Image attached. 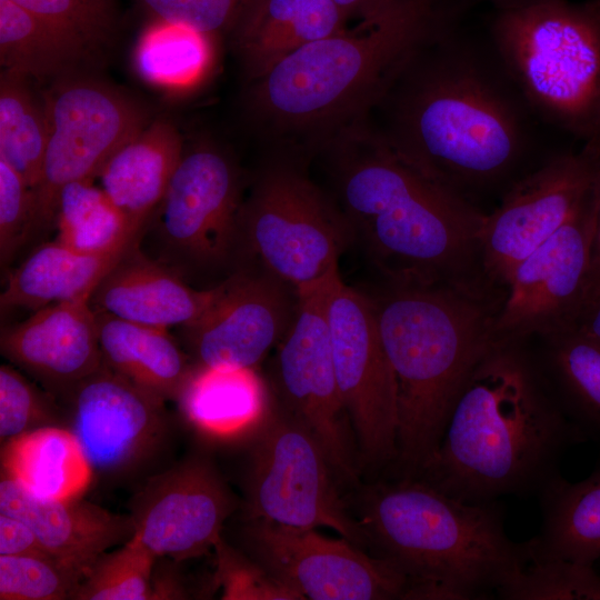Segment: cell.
I'll return each mask as SVG.
<instances>
[{
  "label": "cell",
  "mask_w": 600,
  "mask_h": 600,
  "mask_svg": "<svg viewBox=\"0 0 600 600\" xmlns=\"http://www.w3.org/2000/svg\"><path fill=\"white\" fill-rule=\"evenodd\" d=\"M249 462L247 520L329 528L358 547H367L363 528L340 497L322 447L273 398L253 434Z\"/></svg>",
  "instance_id": "9c48e42d"
},
{
  "label": "cell",
  "mask_w": 600,
  "mask_h": 600,
  "mask_svg": "<svg viewBox=\"0 0 600 600\" xmlns=\"http://www.w3.org/2000/svg\"><path fill=\"white\" fill-rule=\"evenodd\" d=\"M153 18L206 34L238 26L252 0H141Z\"/></svg>",
  "instance_id": "b9f144b4"
},
{
  "label": "cell",
  "mask_w": 600,
  "mask_h": 600,
  "mask_svg": "<svg viewBox=\"0 0 600 600\" xmlns=\"http://www.w3.org/2000/svg\"><path fill=\"white\" fill-rule=\"evenodd\" d=\"M537 496L541 527L528 540L530 560L593 566L600 558V466L578 482L558 474Z\"/></svg>",
  "instance_id": "4316f807"
},
{
  "label": "cell",
  "mask_w": 600,
  "mask_h": 600,
  "mask_svg": "<svg viewBox=\"0 0 600 600\" xmlns=\"http://www.w3.org/2000/svg\"><path fill=\"white\" fill-rule=\"evenodd\" d=\"M389 134L404 161L470 200L504 191L528 171L532 113L490 43L479 46L446 27L400 71Z\"/></svg>",
  "instance_id": "6da1fadb"
},
{
  "label": "cell",
  "mask_w": 600,
  "mask_h": 600,
  "mask_svg": "<svg viewBox=\"0 0 600 600\" xmlns=\"http://www.w3.org/2000/svg\"><path fill=\"white\" fill-rule=\"evenodd\" d=\"M53 408L18 371L0 368V438L6 442L37 428L52 424Z\"/></svg>",
  "instance_id": "ab89813d"
},
{
  "label": "cell",
  "mask_w": 600,
  "mask_h": 600,
  "mask_svg": "<svg viewBox=\"0 0 600 600\" xmlns=\"http://www.w3.org/2000/svg\"><path fill=\"white\" fill-rule=\"evenodd\" d=\"M31 554L50 556L23 520L0 513V556Z\"/></svg>",
  "instance_id": "7bdbcfd3"
},
{
  "label": "cell",
  "mask_w": 600,
  "mask_h": 600,
  "mask_svg": "<svg viewBox=\"0 0 600 600\" xmlns=\"http://www.w3.org/2000/svg\"><path fill=\"white\" fill-rule=\"evenodd\" d=\"M4 474L34 496L72 499L93 476L92 466L70 429L46 426L8 440L2 449Z\"/></svg>",
  "instance_id": "f1b7e54d"
},
{
  "label": "cell",
  "mask_w": 600,
  "mask_h": 600,
  "mask_svg": "<svg viewBox=\"0 0 600 600\" xmlns=\"http://www.w3.org/2000/svg\"><path fill=\"white\" fill-rule=\"evenodd\" d=\"M499 1L501 3L500 8H506V7L523 3V2H527L529 0H499Z\"/></svg>",
  "instance_id": "7dc6e473"
},
{
  "label": "cell",
  "mask_w": 600,
  "mask_h": 600,
  "mask_svg": "<svg viewBox=\"0 0 600 600\" xmlns=\"http://www.w3.org/2000/svg\"><path fill=\"white\" fill-rule=\"evenodd\" d=\"M156 556L134 539L113 552H104L81 581L73 599H154L151 574Z\"/></svg>",
  "instance_id": "e575fe53"
},
{
  "label": "cell",
  "mask_w": 600,
  "mask_h": 600,
  "mask_svg": "<svg viewBox=\"0 0 600 600\" xmlns=\"http://www.w3.org/2000/svg\"><path fill=\"white\" fill-rule=\"evenodd\" d=\"M82 577L50 556H0L1 600L74 598Z\"/></svg>",
  "instance_id": "8d00e7d4"
},
{
  "label": "cell",
  "mask_w": 600,
  "mask_h": 600,
  "mask_svg": "<svg viewBox=\"0 0 600 600\" xmlns=\"http://www.w3.org/2000/svg\"><path fill=\"white\" fill-rule=\"evenodd\" d=\"M96 311L103 364L161 400H178L192 368L168 329Z\"/></svg>",
  "instance_id": "484cf974"
},
{
  "label": "cell",
  "mask_w": 600,
  "mask_h": 600,
  "mask_svg": "<svg viewBox=\"0 0 600 600\" xmlns=\"http://www.w3.org/2000/svg\"><path fill=\"white\" fill-rule=\"evenodd\" d=\"M71 431L93 471L113 474L136 466L163 427V400L102 366L68 394Z\"/></svg>",
  "instance_id": "d6986e66"
},
{
  "label": "cell",
  "mask_w": 600,
  "mask_h": 600,
  "mask_svg": "<svg viewBox=\"0 0 600 600\" xmlns=\"http://www.w3.org/2000/svg\"><path fill=\"white\" fill-rule=\"evenodd\" d=\"M353 238L350 224L303 174L273 167L242 202L237 256L298 290L338 271V260Z\"/></svg>",
  "instance_id": "ba28073f"
},
{
  "label": "cell",
  "mask_w": 600,
  "mask_h": 600,
  "mask_svg": "<svg viewBox=\"0 0 600 600\" xmlns=\"http://www.w3.org/2000/svg\"><path fill=\"white\" fill-rule=\"evenodd\" d=\"M236 501L216 469L191 459L150 480L139 493L134 534L157 558L186 560L214 548Z\"/></svg>",
  "instance_id": "ac0fdd59"
},
{
  "label": "cell",
  "mask_w": 600,
  "mask_h": 600,
  "mask_svg": "<svg viewBox=\"0 0 600 600\" xmlns=\"http://www.w3.org/2000/svg\"><path fill=\"white\" fill-rule=\"evenodd\" d=\"M563 410L531 340L496 341L459 392L440 443L416 479L471 503L528 496L560 474L584 441Z\"/></svg>",
  "instance_id": "7a4b0ae2"
},
{
  "label": "cell",
  "mask_w": 600,
  "mask_h": 600,
  "mask_svg": "<svg viewBox=\"0 0 600 600\" xmlns=\"http://www.w3.org/2000/svg\"><path fill=\"white\" fill-rule=\"evenodd\" d=\"M218 288L211 306L181 327L187 344L198 367L256 368L290 327L298 297L257 267L238 270Z\"/></svg>",
  "instance_id": "e0dca14e"
},
{
  "label": "cell",
  "mask_w": 600,
  "mask_h": 600,
  "mask_svg": "<svg viewBox=\"0 0 600 600\" xmlns=\"http://www.w3.org/2000/svg\"><path fill=\"white\" fill-rule=\"evenodd\" d=\"M182 138L167 120L149 122L120 146L100 172V188L136 230L160 204L183 154Z\"/></svg>",
  "instance_id": "603a6c76"
},
{
  "label": "cell",
  "mask_w": 600,
  "mask_h": 600,
  "mask_svg": "<svg viewBox=\"0 0 600 600\" xmlns=\"http://www.w3.org/2000/svg\"><path fill=\"white\" fill-rule=\"evenodd\" d=\"M600 178V139L551 156L514 181L486 214L481 261L494 287L506 290L519 266L576 212Z\"/></svg>",
  "instance_id": "4fadbf2b"
},
{
  "label": "cell",
  "mask_w": 600,
  "mask_h": 600,
  "mask_svg": "<svg viewBox=\"0 0 600 600\" xmlns=\"http://www.w3.org/2000/svg\"><path fill=\"white\" fill-rule=\"evenodd\" d=\"M46 99L49 136L33 189L36 228L54 223L58 196L66 184L94 180L110 156L149 123L127 96L71 73L56 80Z\"/></svg>",
  "instance_id": "8fae6325"
},
{
  "label": "cell",
  "mask_w": 600,
  "mask_h": 600,
  "mask_svg": "<svg viewBox=\"0 0 600 600\" xmlns=\"http://www.w3.org/2000/svg\"><path fill=\"white\" fill-rule=\"evenodd\" d=\"M128 246L104 253H82L58 239L41 244L9 274L0 296L1 310L36 311L53 303L90 298Z\"/></svg>",
  "instance_id": "83f0119b"
},
{
  "label": "cell",
  "mask_w": 600,
  "mask_h": 600,
  "mask_svg": "<svg viewBox=\"0 0 600 600\" xmlns=\"http://www.w3.org/2000/svg\"><path fill=\"white\" fill-rule=\"evenodd\" d=\"M397 389V478H417L467 379L498 341L506 291L394 286L368 294Z\"/></svg>",
  "instance_id": "3957f363"
},
{
  "label": "cell",
  "mask_w": 600,
  "mask_h": 600,
  "mask_svg": "<svg viewBox=\"0 0 600 600\" xmlns=\"http://www.w3.org/2000/svg\"><path fill=\"white\" fill-rule=\"evenodd\" d=\"M598 182L571 218L513 271L496 318L497 340L527 341L577 326L587 296Z\"/></svg>",
  "instance_id": "9a60e30c"
},
{
  "label": "cell",
  "mask_w": 600,
  "mask_h": 600,
  "mask_svg": "<svg viewBox=\"0 0 600 600\" xmlns=\"http://www.w3.org/2000/svg\"><path fill=\"white\" fill-rule=\"evenodd\" d=\"M36 228L32 188L0 159V257L4 264Z\"/></svg>",
  "instance_id": "60d3db41"
},
{
  "label": "cell",
  "mask_w": 600,
  "mask_h": 600,
  "mask_svg": "<svg viewBox=\"0 0 600 600\" xmlns=\"http://www.w3.org/2000/svg\"><path fill=\"white\" fill-rule=\"evenodd\" d=\"M87 51L53 23L11 0H0V63L31 81L72 73Z\"/></svg>",
  "instance_id": "4dcf8cb0"
},
{
  "label": "cell",
  "mask_w": 600,
  "mask_h": 600,
  "mask_svg": "<svg viewBox=\"0 0 600 600\" xmlns=\"http://www.w3.org/2000/svg\"><path fill=\"white\" fill-rule=\"evenodd\" d=\"M490 46L540 120L600 139V0H529L500 8Z\"/></svg>",
  "instance_id": "52a82bcc"
},
{
  "label": "cell",
  "mask_w": 600,
  "mask_h": 600,
  "mask_svg": "<svg viewBox=\"0 0 600 600\" xmlns=\"http://www.w3.org/2000/svg\"><path fill=\"white\" fill-rule=\"evenodd\" d=\"M64 31L92 58L110 40L112 0H11Z\"/></svg>",
  "instance_id": "74e56055"
},
{
  "label": "cell",
  "mask_w": 600,
  "mask_h": 600,
  "mask_svg": "<svg viewBox=\"0 0 600 600\" xmlns=\"http://www.w3.org/2000/svg\"><path fill=\"white\" fill-rule=\"evenodd\" d=\"M140 234L127 247L90 297L94 310L146 326L183 327L214 301L218 286L196 290L177 273L149 259L139 248Z\"/></svg>",
  "instance_id": "7402d4cb"
},
{
  "label": "cell",
  "mask_w": 600,
  "mask_h": 600,
  "mask_svg": "<svg viewBox=\"0 0 600 600\" xmlns=\"http://www.w3.org/2000/svg\"><path fill=\"white\" fill-rule=\"evenodd\" d=\"M242 202L231 162L213 148L197 147L183 152L156 209L159 234L190 266L227 264L237 254Z\"/></svg>",
  "instance_id": "2e32d148"
},
{
  "label": "cell",
  "mask_w": 600,
  "mask_h": 600,
  "mask_svg": "<svg viewBox=\"0 0 600 600\" xmlns=\"http://www.w3.org/2000/svg\"><path fill=\"white\" fill-rule=\"evenodd\" d=\"M497 596L506 600H600V573L593 566L529 560Z\"/></svg>",
  "instance_id": "d590c367"
},
{
  "label": "cell",
  "mask_w": 600,
  "mask_h": 600,
  "mask_svg": "<svg viewBox=\"0 0 600 600\" xmlns=\"http://www.w3.org/2000/svg\"><path fill=\"white\" fill-rule=\"evenodd\" d=\"M0 349L44 384L68 394L103 366L90 298L49 304L2 328Z\"/></svg>",
  "instance_id": "ffe728a7"
},
{
  "label": "cell",
  "mask_w": 600,
  "mask_h": 600,
  "mask_svg": "<svg viewBox=\"0 0 600 600\" xmlns=\"http://www.w3.org/2000/svg\"><path fill=\"white\" fill-rule=\"evenodd\" d=\"M600 292V179L598 182V200L596 224L591 247L590 269L587 282L586 301ZM584 301V303H586Z\"/></svg>",
  "instance_id": "ee69618b"
},
{
  "label": "cell",
  "mask_w": 600,
  "mask_h": 600,
  "mask_svg": "<svg viewBox=\"0 0 600 600\" xmlns=\"http://www.w3.org/2000/svg\"><path fill=\"white\" fill-rule=\"evenodd\" d=\"M359 522L373 554L406 576L404 599L488 598L530 560L528 540L508 537L498 500L466 502L416 478L370 487Z\"/></svg>",
  "instance_id": "5b68a950"
},
{
  "label": "cell",
  "mask_w": 600,
  "mask_h": 600,
  "mask_svg": "<svg viewBox=\"0 0 600 600\" xmlns=\"http://www.w3.org/2000/svg\"><path fill=\"white\" fill-rule=\"evenodd\" d=\"M0 513L23 520L44 550L82 580L101 554L134 534L131 516L110 512L79 497L41 498L6 474L0 482Z\"/></svg>",
  "instance_id": "44dd1931"
},
{
  "label": "cell",
  "mask_w": 600,
  "mask_h": 600,
  "mask_svg": "<svg viewBox=\"0 0 600 600\" xmlns=\"http://www.w3.org/2000/svg\"><path fill=\"white\" fill-rule=\"evenodd\" d=\"M217 550L216 582L222 599L302 600L292 589L270 574L251 557L239 554L220 539Z\"/></svg>",
  "instance_id": "f35d334b"
},
{
  "label": "cell",
  "mask_w": 600,
  "mask_h": 600,
  "mask_svg": "<svg viewBox=\"0 0 600 600\" xmlns=\"http://www.w3.org/2000/svg\"><path fill=\"white\" fill-rule=\"evenodd\" d=\"M540 367L568 417L600 439V339L574 326L534 338Z\"/></svg>",
  "instance_id": "f546056e"
},
{
  "label": "cell",
  "mask_w": 600,
  "mask_h": 600,
  "mask_svg": "<svg viewBox=\"0 0 600 600\" xmlns=\"http://www.w3.org/2000/svg\"><path fill=\"white\" fill-rule=\"evenodd\" d=\"M363 147L342 170L343 213L388 284L500 290L482 268L486 213L413 168L382 138Z\"/></svg>",
  "instance_id": "277c9868"
},
{
  "label": "cell",
  "mask_w": 600,
  "mask_h": 600,
  "mask_svg": "<svg viewBox=\"0 0 600 600\" xmlns=\"http://www.w3.org/2000/svg\"><path fill=\"white\" fill-rule=\"evenodd\" d=\"M324 281L297 291V308L272 360L273 400L299 420L322 447L336 478L357 483L360 456L334 372Z\"/></svg>",
  "instance_id": "30bf717a"
},
{
  "label": "cell",
  "mask_w": 600,
  "mask_h": 600,
  "mask_svg": "<svg viewBox=\"0 0 600 600\" xmlns=\"http://www.w3.org/2000/svg\"><path fill=\"white\" fill-rule=\"evenodd\" d=\"M326 312L337 382L360 460L376 468L392 466L397 457V389L371 300L368 293L344 284L338 272L328 287Z\"/></svg>",
  "instance_id": "7c38bea8"
},
{
  "label": "cell",
  "mask_w": 600,
  "mask_h": 600,
  "mask_svg": "<svg viewBox=\"0 0 600 600\" xmlns=\"http://www.w3.org/2000/svg\"><path fill=\"white\" fill-rule=\"evenodd\" d=\"M444 27L434 0H391L311 42L256 80L254 102L292 128L334 123L383 98L414 53Z\"/></svg>",
  "instance_id": "8992f818"
},
{
  "label": "cell",
  "mask_w": 600,
  "mask_h": 600,
  "mask_svg": "<svg viewBox=\"0 0 600 600\" xmlns=\"http://www.w3.org/2000/svg\"><path fill=\"white\" fill-rule=\"evenodd\" d=\"M577 327L600 339V292L586 301Z\"/></svg>",
  "instance_id": "f6af8a7d"
},
{
  "label": "cell",
  "mask_w": 600,
  "mask_h": 600,
  "mask_svg": "<svg viewBox=\"0 0 600 600\" xmlns=\"http://www.w3.org/2000/svg\"><path fill=\"white\" fill-rule=\"evenodd\" d=\"M333 0H252L238 23L237 44L254 81L302 47L342 28Z\"/></svg>",
  "instance_id": "cb8c5ba5"
},
{
  "label": "cell",
  "mask_w": 600,
  "mask_h": 600,
  "mask_svg": "<svg viewBox=\"0 0 600 600\" xmlns=\"http://www.w3.org/2000/svg\"><path fill=\"white\" fill-rule=\"evenodd\" d=\"M344 17H362L391 0H333Z\"/></svg>",
  "instance_id": "bcb514c9"
},
{
  "label": "cell",
  "mask_w": 600,
  "mask_h": 600,
  "mask_svg": "<svg viewBox=\"0 0 600 600\" xmlns=\"http://www.w3.org/2000/svg\"><path fill=\"white\" fill-rule=\"evenodd\" d=\"M49 136L46 92L40 94L23 76L1 71L0 159L32 188L37 187Z\"/></svg>",
  "instance_id": "1f68e13d"
},
{
  "label": "cell",
  "mask_w": 600,
  "mask_h": 600,
  "mask_svg": "<svg viewBox=\"0 0 600 600\" xmlns=\"http://www.w3.org/2000/svg\"><path fill=\"white\" fill-rule=\"evenodd\" d=\"M210 37L189 27L153 18L134 48L137 73L146 82L162 89L190 88L209 70L212 58Z\"/></svg>",
  "instance_id": "d6a6232c"
},
{
  "label": "cell",
  "mask_w": 600,
  "mask_h": 600,
  "mask_svg": "<svg viewBox=\"0 0 600 600\" xmlns=\"http://www.w3.org/2000/svg\"><path fill=\"white\" fill-rule=\"evenodd\" d=\"M57 239L82 253H104L128 246L141 230L133 229L93 180L66 184L57 200Z\"/></svg>",
  "instance_id": "836d02e7"
},
{
  "label": "cell",
  "mask_w": 600,
  "mask_h": 600,
  "mask_svg": "<svg viewBox=\"0 0 600 600\" xmlns=\"http://www.w3.org/2000/svg\"><path fill=\"white\" fill-rule=\"evenodd\" d=\"M250 557L280 582L310 600L404 599L408 580L393 564L344 538L313 528L247 520Z\"/></svg>",
  "instance_id": "5bb4252c"
},
{
  "label": "cell",
  "mask_w": 600,
  "mask_h": 600,
  "mask_svg": "<svg viewBox=\"0 0 600 600\" xmlns=\"http://www.w3.org/2000/svg\"><path fill=\"white\" fill-rule=\"evenodd\" d=\"M178 401L200 432L230 440L253 436L267 418L272 398L254 368L196 366Z\"/></svg>",
  "instance_id": "d4e9b609"
}]
</instances>
